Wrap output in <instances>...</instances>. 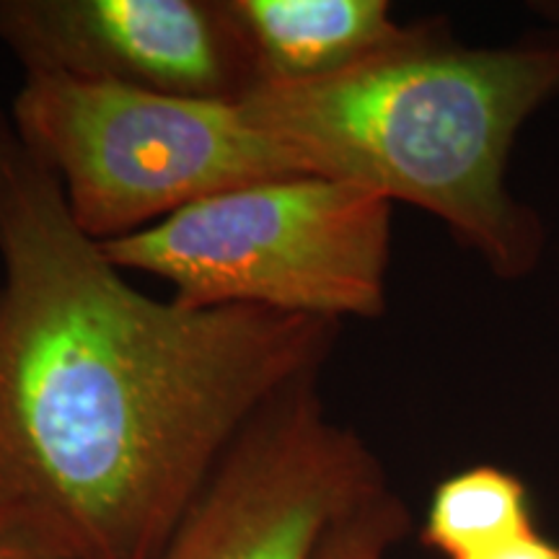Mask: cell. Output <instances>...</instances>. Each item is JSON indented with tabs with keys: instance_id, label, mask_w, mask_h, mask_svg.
Instances as JSON below:
<instances>
[{
	"instance_id": "8fae6325",
	"label": "cell",
	"mask_w": 559,
	"mask_h": 559,
	"mask_svg": "<svg viewBox=\"0 0 559 559\" xmlns=\"http://www.w3.org/2000/svg\"><path fill=\"white\" fill-rule=\"evenodd\" d=\"M0 559H47V557L34 555V551H29V549H21V547H16V544L0 542Z\"/></svg>"
},
{
	"instance_id": "30bf717a",
	"label": "cell",
	"mask_w": 559,
	"mask_h": 559,
	"mask_svg": "<svg viewBox=\"0 0 559 559\" xmlns=\"http://www.w3.org/2000/svg\"><path fill=\"white\" fill-rule=\"evenodd\" d=\"M466 559H559V542L547 539L539 528H534Z\"/></svg>"
},
{
	"instance_id": "5b68a950",
	"label": "cell",
	"mask_w": 559,
	"mask_h": 559,
	"mask_svg": "<svg viewBox=\"0 0 559 559\" xmlns=\"http://www.w3.org/2000/svg\"><path fill=\"white\" fill-rule=\"evenodd\" d=\"M317 381L293 383L249 419L158 559H313L334 523L389 487Z\"/></svg>"
},
{
	"instance_id": "6da1fadb",
	"label": "cell",
	"mask_w": 559,
	"mask_h": 559,
	"mask_svg": "<svg viewBox=\"0 0 559 559\" xmlns=\"http://www.w3.org/2000/svg\"><path fill=\"white\" fill-rule=\"evenodd\" d=\"M337 334L138 290L0 109V542L158 559L249 419L319 376Z\"/></svg>"
},
{
	"instance_id": "277c9868",
	"label": "cell",
	"mask_w": 559,
	"mask_h": 559,
	"mask_svg": "<svg viewBox=\"0 0 559 559\" xmlns=\"http://www.w3.org/2000/svg\"><path fill=\"white\" fill-rule=\"evenodd\" d=\"M9 117L21 143L58 179L75 226L99 243L218 192L300 177L288 153L249 124L239 102L24 73Z\"/></svg>"
},
{
	"instance_id": "3957f363",
	"label": "cell",
	"mask_w": 559,
	"mask_h": 559,
	"mask_svg": "<svg viewBox=\"0 0 559 559\" xmlns=\"http://www.w3.org/2000/svg\"><path fill=\"white\" fill-rule=\"evenodd\" d=\"M99 247L117 270L164 280L192 309L247 306L342 324L386 309L391 202L300 174L218 192Z\"/></svg>"
},
{
	"instance_id": "8992f818",
	"label": "cell",
	"mask_w": 559,
	"mask_h": 559,
	"mask_svg": "<svg viewBox=\"0 0 559 559\" xmlns=\"http://www.w3.org/2000/svg\"><path fill=\"white\" fill-rule=\"evenodd\" d=\"M0 41L26 73L218 102L254 88L226 0H0Z\"/></svg>"
},
{
	"instance_id": "7a4b0ae2",
	"label": "cell",
	"mask_w": 559,
	"mask_h": 559,
	"mask_svg": "<svg viewBox=\"0 0 559 559\" xmlns=\"http://www.w3.org/2000/svg\"><path fill=\"white\" fill-rule=\"evenodd\" d=\"M557 96L559 34L461 47L423 24L381 58L324 81L254 86L239 107L300 174L425 210L513 283L539 267L544 226L508 190V160Z\"/></svg>"
},
{
	"instance_id": "ba28073f",
	"label": "cell",
	"mask_w": 559,
	"mask_h": 559,
	"mask_svg": "<svg viewBox=\"0 0 559 559\" xmlns=\"http://www.w3.org/2000/svg\"><path fill=\"white\" fill-rule=\"evenodd\" d=\"M528 487L500 466H469L432 492L423 536L445 559H466L534 531Z\"/></svg>"
},
{
	"instance_id": "52a82bcc",
	"label": "cell",
	"mask_w": 559,
	"mask_h": 559,
	"mask_svg": "<svg viewBox=\"0 0 559 559\" xmlns=\"http://www.w3.org/2000/svg\"><path fill=\"white\" fill-rule=\"evenodd\" d=\"M254 86L332 79L415 39L386 0H226Z\"/></svg>"
},
{
	"instance_id": "9c48e42d",
	"label": "cell",
	"mask_w": 559,
	"mask_h": 559,
	"mask_svg": "<svg viewBox=\"0 0 559 559\" xmlns=\"http://www.w3.org/2000/svg\"><path fill=\"white\" fill-rule=\"evenodd\" d=\"M409 528L407 506L386 487L334 523L313 559H389Z\"/></svg>"
}]
</instances>
